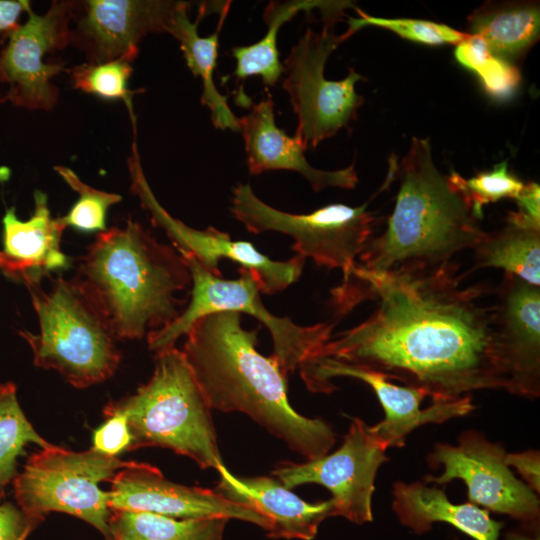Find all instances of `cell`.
I'll return each instance as SVG.
<instances>
[{"label": "cell", "instance_id": "4fadbf2b", "mask_svg": "<svg viewBox=\"0 0 540 540\" xmlns=\"http://www.w3.org/2000/svg\"><path fill=\"white\" fill-rule=\"evenodd\" d=\"M387 449L358 418L351 420L342 445L333 453L304 463L282 462L272 471L286 488L315 483L332 494L334 516L356 524L371 522L372 495Z\"/></svg>", "mask_w": 540, "mask_h": 540}, {"label": "cell", "instance_id": "30bf717a", "mask_svg": "<svg viewBox=\"0 0 540 540\" xmlns=\"http://www.w3.org/2000/svg\"><path fill=\"white\" fill-rule=\"evenodd\" d=\"M337 22L324 20L320 32L308 28L291 48L283 65V88L297 116L295 137L306 148L314 149L346 127L357 116L364 102L355 86L362 76L350 68L338 81L324 75L332 52L347 38L336 35Z\"/></svg>", "mask_w": 540, "mask_h": 540}, {"label": "cell", "instance_id": "7402d4cb", "mask_svg": "<svg viewBox=\"0 0 540 540\" xmlns=\"http://www.w3.org/2000/svg\"><path fill=\"white\" fill-rule=\"evenodd\" d=\"M392 508L399 521L414 533L429 531L436 522H444L474 540H498L502 522L493 520L489 512L470 502L455 504L443 489L423 481L393 485Z\"/></svg>", "mask_w": 540, "mask_h": 540}, {"label": "cell", "instance_id": "7c38bea8", "mask_svg": "<svg viewBox=\"0 0 540 540\" xmlns=\"http://www.w3.org/2000/svg\"><path fill=\"white\" fill-rule=\"evenodd\" d=\"M505 448L483 434L463 432L456 445L438 443L428 456L432 466L442 465L439 476L427 475L423 482L446 484L464 481L470 503L508 515L527 525H535L540 515L539 499L505 462Z\"/></svg>", "mask_w": 540, "mask_h": 540}, {"label": "cell", "instance_id": "d6a6232c", "mask_svg": "<svg viewBox=\"0 0 540 540\" xmlns=\"http://www.w3.org/2000/svg\"><path fill=\"white\" fill-rule=\"evenodd\" d=\"M359 17H350L346 38L365 26H376L389 30L398 36L424 45H457L465 40L469 33L456 30L446 24L428 20L409 18H383L371 16L356 8Z\"/></svg>", "mask_w": 540, "mask_h": 540}, {"label": "cell", "instance_id": "9c48e42d", "mask_svg": "<svg viewBox=\"0 0 540 540\" xmlns=\"http://www.w3.org/2000/svg\"><path fill=\"white\" fill-rule=\"evenodd\" d=\"M231 204V213L249 232L285 234L293 239L298 255L329 270L339 269L343 277L356 265L376 222L368 202L357 207L333 203L308 214H292L268 205L249 184L241 183L233 188Z\"/></svg>", "mask_w": 540, "mask_h": 540}, {"label": "cell", "instance_id": "4dcf8cb0", "mask_svg": "<svg viewBox=\"0 0 540 540\" xmlns=\"http://www.w3.org/2000/svg\"><path fill=\"white\" fill-rule=\"evenodd\" d=\"M131 61L117 59L91 64L85 63L69 70L74 88L94 94L106 100H121L127 106L132 123H136L133 111V92L128 80L133 72Z\"/></svg>", "mask_w": 540, "mask_h": 540}, {"label": "cell", "instance_id": "83f0119b", "mask_svg": "<svg viewBox=\"0 0 540 540\" xmlns=\"http://www.w3.org/2000/svg\"><path fill=\"white\" fill-rule=\"evenodd\" d=\"M28 444L41 449L54 446L41 437L25 416L13 382L0 384V502L18 474L17 459Z\"/></svg>", "mask_w": 540, "mask_h": 540}, {"label": "cell", "instance_id": "1f68e13d", "mask_svg": "<svg viewBox=\"0 0 540 540\" xmlns=\"http://www.w3.org/2000/svg\"><path fill=\"white\" fill-rule=\"evenodd\" d=\"M54 170L79 194L78 200L68 213L57 218L62 227H73L84 232L105 231L107 212L111 206L122 200L121 195L87 185L68 167L58 165Z\"/></svg>", "mask_w": 540, "mask_h": 540}, {"label": "cell", "instance_id": "d590c367", "mask_svg": "<svg viewBox=\"0 0 540 540\" xmlns=\"http://www.w3.org/2000/svg\"><path fill=\"white\" fill-rule=\"evenodd\" d=\"M38 523L12 502H0V540H26Z\"/></svg>", "mask_w": 540, "mask_h": 540}, {"label": "cell", "instance_id": "ba28073f", "mask_svg": "<svg viewBox=\"0 0 540 540\" xmlns=\"http://www.w3.org/2000/svg\"><path fill=\"white\" fill-rule=\"evenodd\" d=\"M133 461H123L90 448L73 452L52 446L32 453L13 480L16 504L38 524L50 512L78 517L111 540L109 493L100 483L111 481Z\"/></svg>", "mask_w": 540, "mask_h": 540}, {"label": "cell", "instance_id": "52a82bcc", "mask_svg": "<svg viewBox=\"0 0 540 540\" xmlns=\"http://www.w3.org/2000/svg\"><path fill=\"white\" fill-rule=\"evenodd\" d=\"M180 255L191 273L190 300L173 322L148 333L151 351L157 353L174 347L197 320L208 314L237 311L251 315L268 329L274 346L273 357L283 374L288 376L315 355L333 335L335 323L302 326L288 317L272 314L264 306L258 282L249 270L239 267L238 278L226 280L204 270L191 256Z\"/></svg>", "mask_w": 540, "mask_h": 540}, {"label": "cell", "instance_id": "ffe728a7", "mask_svg": "<svg viewBox=\"0 0 540 540\" xmlns=\"http://www.w3.org/2000/svg\"><path fill=\"white\" fill-rule=\"evenodd\" d=\"M239 124L250 174L294 171L302 175L314 191L326 187L353 189L359 181L354 164L335 171L312 167L306 160L303 144L276 125L271 97L254 104L246 115L239 118Z\"/></svg>", "mask_w": 540, "mask_h": 540}, {"label": "cell", "instance_id": "ac0fdd59", "mask_svg": "<svg viewBox=\"0 0 540 540\" xmlns=\"http://www.w3.org/2000/svg\"><path fill=\"white\" fill-rule=\"evenodd\" d=\"M500 357L511 394L540 396V286L504 273L495 291Z\"/></svg>", "mask_w": 540, "mask_h": 540}, {"label": "cell", "instance_id": "f1b7e54d", "mask_svg": "<svg viewBox=\"0 0 540 540\" xmlns=\"http://www.w3.org/2000/svg\"><path fill=\"white\" fill-rule=\"evenodd\" d=\"M455 60L473 72L485 92L495 100H507L518 89V67L494 55L482 38L470 35L456 45Z\"/></svg>", "mask_w": 540, "mask_h": 540}, {"label": "cell", "instance_id": "7a4b0ae2", "mask_svg": "<svg viewBox=\"0 0 540 540\" xmlns=\"http://www.w3.org/2000/svg\"><path fill=\"white\" fill-rule=\"evenodd\" d=\"M258 331L246 330L237 311L208 314L190 328L182 352L208 406L248 415L307 460L328 454L335 432L290 405L287 376L273 355L258 352Z\"/></svg>", "mask_w": 540, "mask_h": 540}, {"label": "cell", "instance_id": "8992f818", "mask_svg": "<svg viewBox=\"0 0 540 540\" xmlns=\"http://www.w3.org/2000/svg\"><path fill=\"white\" fill-rule=\"evenodd\" d=\"M38 315L39 334L21 331L34 364L59 372L83 389L113 376L121 360L108 322L76 279L59 277L49 291L27 287Z\"/></svg>", "mask_w": 540, "mask_h": 540}, {"label": "cell", "instance_id": "6da1fadb", "mask_svg": "<svg viewBox=\"0 0 540 540\" xmlns=\"http://www.w3.org/2000/svg\"><path fill=\"white\" fill-rule=\"evenodd\" d=\"M457 266L373 272L357 263L331 291L338 315L365 300L370 316L331 338L314 356L368 369L448 401L505 389L493 302L483 285L462 286Z\"/></svg>", "mask_w": 540, "mask_h": 540}, {"label": "cell", "instance_id": "d4e9b609", "mask_svg": "<svg viewBox=\"0 0 540 540\" xmlns=\"http://www.w3.org/2000/svg\"><path fill=\"white\" fill-rule=\"evenodd\" d=\"M470 35L479 36L497 57L515 65L540 34L538 2L486 3L468 17Z\"/></svg>", "mask_w": 540, "mask_h": 540}, {"label": "cell", "instance_id": "8d00e7d4", "mask_svg": "<svg viewBox=\"0 0 540 540\" xmlns=\"http://www.w3.org/2000/svg\"><path fill=\"white\" fill-rule=\"evenodd\" d=\"M505 462L514 467L523 482L535 493L540 492V454L538 450L506 453Z\"/></svg>", "mask_w": 540, "mask_h": 540}, {"label": "cell", "instance_id": "cb8c5ba5", "mask_svg": "<svg viewBox=\"0 0 540 540\" xmlns=\"http://www.w3.org/2000/svg\"><path fill=\"white\" fill-rule=\"evenodd\" d=\"M347 8L356 7L350 1H271L263 12V19L268 27L263 38L252 45L232 48V55L236 60L232 75L237 80L259 76L265 86H275L283 74V65L279 59L277 47L281 26L300 11L311 12L313 9L320 10L322 19L341 20Z\"/></svg>", "mask_w": 540, "mask_h": 540}, {"label": "cell", "instance_id": "603a6c76", "mask_svg": "<svg viewBox=\"0 0 540 540\" xmlns=\"http://www.w3.org/2000/svg\"><path fill=\"white\" fill-rule=\"evenodd\" d=\"M230 4L221 10V19L215 33L207 37L198 34V24L207 12L203 5L200 16L192 22L188 16L189 3L178 1L167 27L180 43V48L186 64L192 74L202 81L203 91L201 102L210 109L212 122L219 129H230L240 132L239 118L232 112L227 97L222 95L214 83V71L217 64L219 32Z\"/></svg>", "mask_w": 540, "mask_h": 540}, {"label": "cell", "instance_id": "5b68a950", "mask_svg": "<svg viewBox=\"0 0 540 540\" xmlns=\"http://www.w3.org/2000/svg\"><path fill=\"white\" fill-rule=\"evenodd\" d=\"M103 413L126 417L131 436L127 451L161 447L203 469L223 465L211 409L184 353L175 346L155 353L148 382L134 394L109 402Z\"/></svg>", "mask_w": 540, "mask_h": 540}, {"label": "cell", "instance_id": "e0dca14e", "mask_svg": "<svg viewBox=\"0 0 540 540\" xmlns=\"http://www.w3.org/2000/svg\"><path fill=\"white\" fill-rule=\"evenodd\" d=\"M178 1L88 0L71 30L70 43L83 50L88 63L133 61L149 33L166 32Z\"/></svg>", "mask_w": 540, "mask_h": 540}, {"label": "cell", "instance_id": "e575fe53", "mask_svg": "<svg viewBox=\"0 0 540 540\" xmlns=\"http://www.w3.org/2000/svg\"><path fill=\"white\" fill-rule=\"evenodd\" d=\"M517 210L507 214L505 223L517 227L540 230V186L536 182L526 183L515 199Z\"/></svg>", "mask_w": 540, "mask_h": 540}, {"label": "cell", "instance_id": "277c9868", "mask_svg": "<svg viewBox=\"0 0 540 540\" xmlns=\"http://www.w3.org/2000/svg\"><path fill=\"white\" fill-rule=\"evenodd\" d=\"M399 188L384 232L359 255L373 272L433 270L473 249L485 231L447 175L436 167L428 139L414 137L398 162Z\"/></svg>", "mask_w": 540, "mask_h": 540}, {"label": "cell", "instance_id": "484cf974", "mask_svg": "<svg viewBox=\"0 0 540 540\" xmlns=\"http://www.w3.org/2000/svg\"><path fill=\"white\" fill-rule=\"evenodd\" d=\"M474 251L473 270L502 269L534 286H540V230L511 224L485 231Z\"/></svg>", "mask_w": 540, "mask_h": 540}, {"label": "cell", "instance_id": "5bb4252c", "mask_svg": "<svg viewBox=\"0 0 540 540\" xmlns=\"http://www.w3.org/2000/svg\"><path fill=\"white\" fill-rule=\"evenodd\" d=\"M77 3L54 1L39 15L28 10V19L7 36L0 53V82L8 85L1 102L32 110H49L59 98L52 79L63 70L61 63H46L45 56L70 43V19Z\"/></svg>", "mask_w": 540, "mask_h": 540}, {"label": "cell", "instance_id": "8fae6325", "mask_svg": "<svg viewBox=\"0 0 540 540\" xmlns=\"http://www.w3.org/2000/svg\"><path fill=\"white\" fill-rule=\"evenodd\" d=\"M131 190L149 213L153 226L162 229L180 254L189 255L207 272L222 276L219 262L228 259L249 270L258 282L261 293L275 294L295 283L302 274L306 258L296 254L286 261H275L247 241L232 240L215 227L192 228L174 218L157 200L141 165L136 135L128 158Z\"/></svg>", "mask_w": 540, "mask_h": 540}, {"label": "cell", "instance_id": "74e56055", "mask_svg": "<svg viewBox=\"0 0 540 540\" xmlns=\"http://www.w3.org/2000/svg\"><path fill=\"white\" fill-rule=\"evenodd\" d=\"M31 8L26 0H0V36H6L18 26V19L23 12Z\"/></svg>", "mask_w": 540, "mask_h": 540}, {"label": "cell", "instance_id": "2e32d148", "mask_svg": "<svg viewBox=\"0 0 540 540\" xmlns=\"http://www.w3.org/2000/svg\"><path fill=\"white\" fill-rule=\"evenodd\" d=\"M110 483L111 510L148 512L179 519L225 517L255 524L267 532L270 529L269 521L254 509L228 500L216 490L174 483L148 463L133 461L120 469Z\"/></svg>", "mask_w": 540, "mask_h": 540}, {"label": "cell", "instance_id": "9a60e30c", "mask_svg": "<svg viewBox=\"0 0 540 540\" xmlns=\"http://www.w3.org/2000/svg\"><path fill=\"white\" fill-rule=\"evenodd\" d=\"M301 378L312 392L329 393L336 389L332 379L350 377L363 381L376 394L383 410L384 419L369 426L371 434L386 448H401L407 436L426 424H441L455 417L469 414L474 408L471 395L448 401H432L422 409V401L428 394L418 388L399 386L383 375L341 361L312 356L300 367Z\"/></svg>", "mask_w": 540, "mask_h": 540}, {"label": "cell", "instance_id": "3957f363", "mask_svg": "<svg viewBox=\"0 0 540 540\" xmlns=\"http://www.w3.org/2000/svg\"><path fill=\"white\" fill-rule=\"evenodd\" d=\"M117 340L140 339L173 322L190 291V270L178 251L128 220L97 235L75 278Z\"/></svg>", "mask_w": 540, "mask_h": 540}, {"label": "cell", "instance_id": "f546056e", "mask_svg": "<svg viewBox=\"0 0 540 540\" xmlns=\"http://www.w3.org/2000/svg\"><path fill=\"white\" fill-rule=\"evenodd\" d=\"M447 176L478 220L483 217L484 206L502 199H516L525 185L509 170L507 161H502L491 170L479 172L468 179L455 171Z\"/></svg>", "mask_w": 540, "mask_h": 540}, {"label": "cell", "instance_id": "44dd1931", "mask_svg": "<svg viewBox=\"0 0 540 540\" xmlns=\"http://www.w3.org/2000/svg\"><path fill=\"white\" fill-rule=\"evenodd\" d=\"M216 491L235 503L248 506L270 523V538L312 540L321 522L334 516L331 499L308 503L279 480L267 477L239 478L223 465Z\"/></svg>", "mask_w": 540, "mask_h": 540}, {"label": "cell", "instance_id": "d6986e66", "mask_svg": "<svg viewBox=\"0 0 540 540\" xmlns=\"http://www.w3.org/2000/svg\"><path fill=\"white\" fill-rule=\"evenodd\" d=\"M2 225L0 271L6 277L31 287L70 266V258L61 250L65 228L57 218H52L43 192L35 191L34 211L28 220H20L11 207L6 210Z\"/></svg>", "mask_w": 540, "mask_h": 540}, {"label": "cell", "instance_id": "836d02e7", "mask_svg": "<svg viewBox=\"0 0 540 540\" xmlns=\"http://www.w3.org/2000/svg\"><path fill=\"white\" fill-rule=\"evenodd\" d=\"M107 421L93 433V447L108 456L117 457L127 451L131 436L126 417L121 413H111Z\"/></svg>", "mask_w": 540, "mask_h": 540}, {"label": "cell", "instance_id": "4316f807", "mask_svg": "<svg viewBox=\"0 0 540 540\" xmlns=\"http://www.w3.org/2000/svg\"><path fill=\"white\" fill-rule=\"evenodd\" d=\"M228 518L179 519L148 512L111 510V540H223Z\"/></svg>", "mask_w": 540, "mask_h": 540}]
</instances>
